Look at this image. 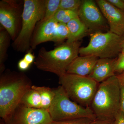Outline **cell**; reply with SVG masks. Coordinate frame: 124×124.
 I'll use <instances>...</instances> for the list:
<instances>
[{
    "instance_id": "obj_1",
    "label": "cell",
    "mask_w": 124,
    "mask_h": 124,
    "mask_svg": "<svg viewBox=\"0 0 124 124\" xmlns=\"http://www.w3.org/2000/svg\"><path fill=\"white\" fill-rule=\"evenodd\" d=\"M31 83L24 73L10 71L2 73L0 79V116L9 121Z\"/></svg>"
},
{
    "instance_id": "obj_2",
    "label": "cell",
    "mask_w": 124,
    "mask_h": 124,
    "mask_svg": "<svg viewBox=\"0 0 124 124\" xmlns=\"http://www.w3.org/2000/svg\"><path fill=\"white\" fill-rule=\"evenodd\" d=\"M81 44L79 41L66 42L49 51L42 47L38 52L35 65L38 69L59 77L66 73L68 67L78 57Z\"/></svg>"
},
{
    "instance_id": "obj_3",
    "label": "cell",
    "mask_w": 124,
    "mask_h": 124,
    "mask_svg": "<svg viewBox=\"0 0 124 124\" xmlns=\"http://www.w3.org/2000/svg\"><path fill=\"white\" fill-rule=\"evenodd\" d=\"M90 107L97 119L114 120L121 110L118 76L115 75L99 84Z\"/></svg>"
},
{
    "instance_id": "obj_4",
    "label": "cell",
    "mask_w": 124,
    "mask_h": 124,
    "mask_svg": "<svg viewBox=\"0 0 124 124\" xmlns=\"http://www.w3.org/2000/svg\"><path fill=\"white\" fill-rule=\"evenodd\" d=\"M46 0H24L22 22L20 33L12 46L16 51L27 52L31 50V42L38 23L44 17Z\"/></svg>"
},
{
    "instance_id": "obj_5",
    "label": "cell",
    "mask_w": 124,
    "mask_h": 124,
    "mask_svg": "<svg viewBox=\"0 0 124 124\" xmlns=\"http://www.w3.org/2000/svg\"><path fill=\"white\" fill-rule=\"evenodd\" d=\"M59 77V83L71 100L82 107H90L99 84L88 77L70 73Z\"/></svg>"
},
{
    "instance_id": "obj_6",
    "label": "cell",
    "mask_w": 124,
    "mask_h": 124,
    "mask_svg": "<svg viewBox=\"0 0 124 124\" xmlns=\"http://www.w3.org/2000/svg\"><path fill=\"white\" fill-rule=\"evenodd\" d=\"M54 89V98L48 110L53 121H62L84 117L96 119L90 107H85L73 101L62 86L59 85Z\"/></svg>"
},
{
    "instance_id": "obj_7",
    "label": "cell",
    "mask_w": 124,
    "mask_h": 124,
    "mask_svg": "<svg viewBox=\"0 0 124 124\" xmlns=\"http://www.w3.org/2000/svg\"><path fill=\"white\" fill-rule=\"evenodd\" d=\"M88 44L81 47V56L92 55L99 58H116L121 53L124 37L108 31L91 33Z\"/></svg>"
},
{
    "instance_id": "obj_8",
    "label": "cell",
    "mask_w": 124,
    "mask_h": 124,
    "mask_svg": "<svg viewBox=\"0 0 124 124\" xmlns=\"http://www.w3.org/2000/svg\"><path fill=\"white\" fill-rule=\"evenodd\" d=\"M24 0H1L0 1V23L14 41L21 31Z\"/></svg>"
},
{
    "instance_id": "obj_9",
    "label": "cell",
    "mask_w": 124,
    "mask_h": 124,
    "mask_svg": "<svg viewBox=\"0 0 124 124\" xmlns=\"http://www.w3.org/2000/svg\"><path fill=\"white\" fill-rule=\"evenodd\" d=\"M78 17L90 34L109 30L107 22L99 7L92 0H84L78 11Z\"/></svg>"
},
{
    "instance_id": "obj_10",
    "label": "cell",
    "mask_w": 124,
    "mask_h": 124,
    "mask_svg": "<svg viewBox=\"0 0 124 124\" xmlns=\"http://www.w3.org/2000/svg\"><path fill=\"white\" fill-rule=\"evenodd\" d=\"M53 121L48 110L20 104L8 122L12 124H49Z\"/></svg>"
},
{
    "instance_id": "obj_11",
    "label": "cell",
    "mask_w": 124,
    "mask_h": 124,
    "mask_svg": "<svg viewBox=\"0 0 124 124\" xmlns=\"http://www.w3.org/2000/svg\"><path fill=\"white\" fill-rule=\"evenodd\" d=\"M96 2L107 22L109 31L124 37V11L113 6L107 0H97Z\"/></svg>"
},
{
    "instance_id": "obj_12",
    "label": "cell",
    "mask_w": 124,
    "mask_h": 124,
    "mask_svg": "<svg viewBox=\"0 0 124 124\" xmlns=\"http://www.w3.org/2000/svg\"><path fill=\"white\" fill-rule=\"evenodd\" d=\"M58 23L52 18L45 22L37 23L31 39V49H35L42 43L52 41Z\"/></svg>"
},
{
    "instance_id": "obj_13",
    "label": "cell",
    "mask_w": 124,
    "mask_h": 124,
    "mask_svg": "<svg viewBox=\"0 0 124 124\" xmlns=\"http://www.w3.org/2000/svg\"><path fill=\"white\" fill-rule=\"evenodd\" d=\"M98 59L99 58L92 55L78 56L68 67L66 73L88 77Z\"/></svg>"
},
{
    "instance_id": "obj_14",
    "label": "cell",
    "mask_w": 124,
    "mask_h": 124,
    "mask_svg": "<svg viewBox=\"0 0 124 124\" xmlns=\"http://www.w3.org/2000/svg\"><path fill=\"white\" fill-rule=\"evenodd\" d=\"M116 58L99 59L92 72L88 77L100 84L115 75Z\"/></svg>"
},
{
    "instance_id": "obj_15",
    "label": "cell",
    "mask_w": 124,
    "mask_h": 124,
    "mask_svg": "<svg viewBox=\"0 0 124 124\" xmlns=\"http://www.w3.org/2000/svg\"><path fill=\"white\" fill-rule=\"evenodd\" d=\"M67 24L69 32L67 42L72 43L79 41L90 33L88 28L80 20L79 17L73 19Z\"/></svg>"
},
{
    "instance_id": "obj_16",
    "label": "cell",
    "mask_w": 124,
    "mask_h": 124,
    "mask_svg": "<svg viewBox=\"0 0 124 124\" xmlns=\"http://www.w3.org/2000/svg\"><path fill=\"white\" fill-rule=\"evenodd\" d=\"M11 37L9 33L1 26L0 27V73L5 69V62L7 59V51L9 46Z\"/></svg>"
},
{
    "instance_id": "obj_17",
    "label": "cell",
    "mask_w": 124,
    "mask_h": 124,
    "mask_svg": "<svg viewBox=\"0 0 124 124\" xmlns=\"http://www.w3.org/2000/svg\"><path fill=\"white\" fill-rule=\"evenodd\" d=\"M41 103L39 93L32 86L23 95L20 104L31 108H41Z\"/></svg>"
},
{
    "instance_id": "obj_18",
    "label": "cell",
    "mask_w": 124,
    "mask_h": 124,
    "mask_svg": "<svg viewBox=\"0 0 124 124\" xmlns=\"http://www.w3.org/2000/svg\"><path fill=\"white\" fill-rule=\"evenodd\" d=\"M32 87L39 93L41 98V108L48 110L54 98V89L46 86L32 85Z\"/></svg>"
},
{
    "instance_id": "obj_19",
    "label": "cell",
    "mask_w": 124,
    "mask_h": 124,
    "mask_svg": "<svg viewBox=\"0 0 124 124\" xmlns=\"http://www.w3.org/2000/svg\"><path fill=\"white\" fill-rule=\"evenodd\" d=\"M78 17V11L59 9L53 18L58 23L67 24L71 20Z\"/></svg>"
},
{
    "instance_id": "obj_20",
    "label": "cell",
    "mask_w": 124,
    "mask_h": 124,
    "mask_svg": "<svg viewBox=\"0 0 124 124\" xmlns=\"http://www.w3.org/2000/svg\"><path fill=\"white\" fill-rule=\"evenodd\" d=\"M61 0H46L45 11L44 17L38 23L45 22L53 17L59 9Z\"/></svg>"
},
{
    "instance_id": "obj_21",
    "label": "cell",
    "mask_w": 124,
    "mask_h": 124,
    "mask_svg": "<svg viewBox=\"0 0 124 124\" xmlns=\"http://www.w3.org/2000/svg\"><path fill=\"white\" fill-rule=\"evenodd\" d=\"M69 32L67 24L63 23H58L55 35L52 41L57 44H62L65 39H67Z\"/></svg>"
},
{
    "instance_id": "obj_22",
    "label": "cell",
    "mask_w": 124,
    "mask_h": 124,
    "mask_svg": "<svg viewBox=\"0 0 124 124\" xmlns=\"http://www.w3.org/2000/svg\"><path fill=\"white\" fill-rule=\"evenodd\" d=\"M82 1L81 0H61L59 9L78 11Z\"/></svg>"
},
{
    "instance_id": "obj_23",
    "label": "cell",
    "mask_w": 124,
    "mask_h": 124,
    "mask_svg": "<svg viewBox=\"0 0 124 124\" xmlns=\"http://www.w3.org/2000/svg\"><path fill=\"white\" fill-rule=\"evenodd\" d=\"M94 120H95L88 117H84L62 121H52L49 124H90Z\"/></svg>"
},
{
    "instance_id": "obj_24",
    "label": "cell",
    "mask_w": 124,
    "mask_h": 124,
    "mask_svg": "<svg viewBox=\"0 0 124 124\" xmlns=\"http://www.w3.org/2000/svg\"><path fill=\"white\" fill-rule=\"evenodd\" d=\"M124 72V53H121L116 58L115 72L122 74Z\"/></svg>"
},
{
    "instance_id": "obj_25",
    "label": "cell",
    "mask_w": 124,
    "mask_h": 124,
    "mask_svg": "<svg viewBox=\"0 0 124 124\" xmlns=\"http://www.w3.org/2000/svg\"><path fill=\"white\" fill-rule=\"evenodd\" d=\"M117 76L119 80L120 88L121 109L124 114V82L119 75Z\"/></svg>"
},
{
    "instance_id": "obj_26",
    "label": "cell",
    "mask_w": 124,
    "mask_h": 124,
    "mask_svg": "<svg viewBox=\"0 0 124 124\" xmlns=\"http://www.w3.org/2000/svg\"><path fill=\"white\" fill-rule=\"evenodd\" d=\"M107 1L113 6L124 12V2L123 0H107Z\"/></svg>"
},
{
    "instance_id": "obj_27",
    "label": "cell",
    "mask_w": 124,
    "mask_h": 124,
    "mask_svg": "<svg viewBox=\"0 0 124 124\" xmlns=\"http://www.w3.org/2000/svg\"><path fill=\"white\" fill-rule=\"evenodd\" d=\"M31 65L23 58L20 59L18 63V68L22 71L27 70L29 69Z\"/></svg>"
},
{
    "instance_id": "obj_28",
    "label": "cell",
    "mask_w": 124,
    "mask_h": 124,
    "mask_svg": "<svg viewBox=\"0 0 124 124\" xmlns=\"http://www.w3.org/2000/svg\"><path fill=\"white\" fill-rule=\"evenodd\" d=\"M23 59L29 64H31L35 60V57L32 53V50L31 49L30 50L27 52L24 55Z\"/></svg>"
},
{
    "instance_id": "obj_29",
    "label": "cell",
    "mask_w": 124,
    "mask_h": 124,
    "mask_svg": "<svg viewBox=\"0 0 124 124\" xmlns=\"http://www.w3.org/2000/svg\"><path fill=\"white\" fill-rule=\"evenodd\" d=\"M114 122V124H124V114L121 109L116 115Z\"/></svg>"
},
{
    "instance_id": "obj_30",
    "label": "cell",
    "mask_w": 124,
    "mask_h": 124,
    "mask_svg": "<svg viewBox=\"0 0 124 124\" xmlns=\"http://www.w3.org/2000/svg\"><path fill=\"white\" fill-rule=\"evenodd\" d=\"M90 124H114V121L103 120L95 119L93 120Z\"/></svg>"
},
{
    "instance_id": "obj_31",
    "label": "cell",
    "mask_w": 124,
    "mask_h": 124,
    "mask_svg": "<svg viewBox=\"0 0 124 124\" xmlns=\"http://www.w3.org/2000/svg\"><path fill=\"white\" fill-rule=\"evenodd\" d=\"M119 75L124 82V72L122 73V74H120Z\"/></svg>"
},
{
    "instance_id": "obj_32",
    "label": "cell",
    "mask_w": 124,
    "mask_h": 124,
    "mask_svg": "<svg viewBox=\"0 0 124 124\" xmlns=\"http://www.w3.org/2000/svg\"><path fill=\"white\" fill-rule=\"evenodd\" d=\"M121 53H124V42H123V46H122V50Z\"/></svg>"
},
{
    "instance_id": "obj_33",
    "label": "cell",
    "mask_w": 124,
    "mask_h": 124,
    "mask_svg": "<svg viewBox=\"0 0 124 124\" xmlns=\"http://www.w3.org/2000/svg\"><path fill=\"white\" fill-rule=\"evenodd\" d=\"M123 1H124V0H123Z\"/></svg>"
},
{
    "instance_id": "obj_34",
    "label": "cell",
    "mask_w": 124,
    "mask_h": 124,
    "mask_svg": "<svg viewBox=\"0 0 124 124\" xmlns=\"http://www.w3.org/2000/svg\"></svg>"
}]
</instances>
